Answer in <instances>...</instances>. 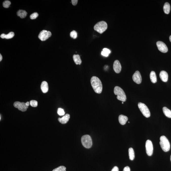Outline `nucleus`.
Instances as JSON below:
<instances>
[{
  "mask_svg": "<svg viewBox=\"0 0 171 171\" xmlns=\"http://www.w3.org/2000/svg\"><path fill=\"white\" fill-rule=\"evenodd\" d=\"M90 81L92 86L95 92L97 94L101 93L103 87L100 79L97 77L94 76L91 78Z\"/></svg>",
  "mask_w": 171,
  "mask_h": 171,
  "instance_id": "nucleus-1",
  "label": "nucleus"
},
{
  "mask_svg": "<svg viewBox=\"0 0 171 171\" xmlns=\"http://www.w3.org/2000/svg\"><path fill=\"white\" fill-rule=\"evenodd\" d=\"M114 93L117 95L118 100L122 102H125L126 100V97L124 90L118 86H116L114 88Z\"/></svg>",
  "mask_w": 171,
  "mask_h": 171,
  "instance_id": "nucleus-2",
  "label": "nucleus"
},
{
  "mask_svg": "<svg viewBox=\"0 0 171 171\" xmlns=\"http://www.w3.org/2000/svg\"><path fill=\"white\" fill-rule=\"evenodd\" d=\"M160 144L163 151L168 152L170 149V144L169 141L165 136H162L160 138Z\"/></svg>",
  "mask_w": 171,
  "mask_h": 171,
  "instance_id": "nucleus-3",
  "label": "nucleus"
},
{
  "mask_svg": "<svg viewBox=\"0 0 171 171\" xmlns=\"http://www.w3.org/2000/svg\"><path fill=\"white\" fill-rule=\"evenodd\" d=\"M108 28V25L105 21H101L98 22L94 26V29L95 31L100 34L106 31Z\"/></svg>",
  "mask_w": 171,
  "mask_h": 171,
  "instance_id": "nucleus-4",
  "label": "nucleus"
},
{
  "mask_svg": "<svg viewBox=\"0 0 171 171\" xmlns=\"http://www.w3.org/2000/svg\"><path fill=\"white\" fill-rule=\"evenodd\" d=\"M81 141L82 145L85 148H90L92 145V141L91 137L88 135L83 136L82 137Z\"/></svg>",
  "mask_w": 171,
  "mask_h": 171,
  "instance_id": "nucleus-5",
  "label": "nucleus"
},
{
  "mask_svg": "<svg viewBox=\"0 0 171 171\" xmlns=\"http://www.w3.org/2000/svg\"><path fill=\"white\" fill-rule=\"evenodd\" d=\"M138 107L143 115L148 118L150 116L151 114L149 109L145 104L141 102L138 103Z\"/></svg>",
  "mask_w": 171,
  "mask_h": 171,
  "instance_id": "nucleus-6",
  "label": "nucleus"
},
{
  "mask_svg": "<svg viewBox=\"0 0 171 171\" xmlns=\"http://www.w3.org/2000/svg\"><path fill=\"white\" fill-rule=\"evenodd\" d=\"M51 35L52 34L50 31L44 30L40 33L38 37L41 41H45L51 37Z\"/></svg>",
  "mask_w": 171,
  "mask_h": 171,
  "instance_id": "nucleus-7",
  "label": "nucleus"
},
{
  "mask_svg": "<svg viewBox=\"0 0 171 171\" xmlns=\"http://www.w3.org/2000/svg\"><path fill=\"white\" fill-rule=\"evenodd\" d=\"M13 105L15 108H17L19 110L22 112L26 111L28 108V106L26 105V103L21 102L19 101L15 102Z\"/></svg>",
  "mask_w": 171,
  "mask_h": 171,
  "instance_id": "nucleus-8",
  "label": "nucleus"
},
{
  "mask_svg": "<svg viewBox=\"0 0 171 171\" xmlns=\"http://www.w3.org/2000/svg\"><path fill=\"white\" fill-rule=\"evenodd\" d=\"M146 151L147 154L151 156L153 155V145L152 142L150 140H148L146 142Z\"/></svg>",
  "mask_w": 171,
  "mask_h": 171,
  "instance_id": "nucleus-9",
  "label": "nucleus"
},
{
  "mask_svg": "<svg viewBox=\"0 0 171 171\" xmlns=\"http://www.w3.org/2000/svg\"><path fill=\"white\" fill-rule=\"evenodd\" d=\"M156 44L158 50L161 52L165 53L168 52V48L165 44L163 41H157Z\"/></svg>",
  "mask_w": 171,
  "mask_h": 171,
  "instance_id": "nucleus-10",
  "label": "nucleus"
},
{
  "mask_svg": "<svg viewBox=\"0 0 171 171\" xmlns=\"http://www.w3.org/2000/svg\"><path fill=\"white\" fill-rule=\"evenodd\" d=\"M133 80L137 84H140L142 82V77L141 75L139 72L137 71L134 73L133 76Z\"/></svg>",
  "mask_w": 171,
  "mask_h": 171,
  "instance_id": "nucleus-11",
  "label": "nucleus"
},
{
  "mask_svg": "<svg viewBox=\"0 0 171 171\" xmlns=\"http://www.w3.org/2000/svg\"><path fill=\"white\" fill-rule=\"evenodd\" d=\"M113 68L116 73H120L121 70V66L120 62L118 60H115L113 65Z\"/></svg>",
  "mask_w": 171,
  "mask_h": 171,
  "instance_id": "nucleus-12",
  "label": "nucleus"
},
{
  "mask_svg": "<svg viewBox=\"0 0 171 171\" xmlns=\"http://www.w3.org/2000/svg\"><path fill=\"white\" fill-rule=\"evenodd\" d=\"M159 76L161 80L164 82H166L168 81V75L166 72L162 71L159 74Z\"/></svg>",
  "mask_w": 171,
  "mask_h": 171,
  "instance_id": "nucleus-13",
  "label": "nucleus"
},
{
  "mask_svg": "<svg viewBox=\"0 0 171 171\" xmlns=\"http://www.w3.org/2000/svg\"><path fill=\"white\" fill-rule=\"evenodd\" d=\"M70 118V115L69 114H67L61 118H59L58 120L62 124H65L68 122Z\"/></svg>",
  "mask_w": 171,
  "mask_h": 171,
  "instance_id": "nucleus-14",
  "label": "nucleus"
},
{
  "mask_svg": "<svg viewBox=\"0 0 171 171\" xmlns=\"http://www.w3.org/2000/svg\"><path fill=\"white\" fill-rule=\"evenodd\" d=\"M41 91L44 93L47 92L49 90V87L48 84L47 82L43 81L41 83Z\"/></svg>",
  "mask_w": 171,
  "mask_h": 171,
  "instance_id": "nucleus-15",
  "label": "nucleus"
},
{
  "mask_svg": "<svg viewBox=\"0 0 171 171\" xmlns=\"http://www.w3.org/2000/svg\"><path fill=\"white\" fill-rule=\"evenodd\" d=\"M128 118L125 115H120L119 117V123L121 125H124L127 121Z\"/></svg>",
  "mask_w": 171,
  "mask_h": 171,
  "instance_id": "nucleus-16",
  "label": "nucleus"
},
{
  "mask_svg": "<svg viewBox=\"0 0 171 171\" xmlns=\"http://www.w3.org/2000/svg\"><path fill=\"white\" fill-rule=\"evenodd\" d=\"M73 58L75 63L76 65H81L82 61L80 59V55H74L73 56Z\"/></svg>",
  "mask_w": 171,
  "mask_h": 171,
  "instance_id": "nucleus-17",
  "label": "nucleus"
},
{
  "mask_svg": "<svg viewBox=\"0 0 171 171\" xmlns=\"http://www.w3.org/2000/svg\"><path fill=\"white\" fill-rule=\"evenodd\" d=\"M14 33L13 32H10L7 35L4 34H2L1 35V37L2 38L7 39H11L13 38L14 36Z\"/></svg>",
  "mask_w": 171,
  "mask_h": 171,
  "instance_id": "nucleus-18",
  "label": "nucleus"
},
{
  "mask_svg": "<svg viewBox=\"0 0 171 171\" xmlns=\"http://www.w3.org/2000/svg\"><path fill=\"white\" fill-rule=\"evenodd\" d=\"M27 13L26 11L19 10L17 12V16L22 18H24L27 16Z\"/></svg>",
  "mask_w": 171,
  "mask_h": 171,
  "instance_id": "nucleus-19",
  "label": "nucleus"
},
{
  "mask_svg": "<svg viewBox=\"0 0 171 171\" xmlns=\"http://www.w3.org/2000/svg\"><path fill=\"white\" fill-rule=\"evenodd\" d=\"M170 5L168 2H166L163 6V10L165 13L166 14H168L170 11Z\"/></svg>",
  "mask_w": 171,
  "mask_h": 171,
  "instance_id": "nucleus-20",
  "label": "nucleus"
},
{
  "mask_svg": "<svg viewBox=\"0 0 171 171\" xmlns=\"http://www.w3.org/2000/svg\"><path fill=\"white\" fill-rule=\"evenodd\" d=\"M150 78L151 81L153 83L157 82V78L156 73L154 71H152L150 74Z\"/></svg>",
  "mask_w": 171,
  "mask_h": 171,
  "instance_id": "nucleus-21",
  "label": "nucleus"
},
{
  "mask_svg": "<svg viewBox=\"0 0 171 171\" xmlns=\"http://www.w3.org/2000/svg\"><path fill=\"white\" fill-rule=\"evenodd\" d=\"M163 112L164 115L168 118H171V111L169 109L166 107H164L163 109Z\"/></svg>",
  "mask_w": 171,
  "mask_h": 171,
  "instance_id": "nucleus-22",
  "label": "nucleus"
},
{
  "mask_svg": "<svg viewBox=\"0 0 171 171\" xmlns=\"http://www.w3.org/2000/svg\"><path fill=\"white\" fill-rule=\"evenodd\" d=\"M129 158L131 160H133L135 158V154H134V152L132 148H129Z\"/></svg>",
  "mask_w": 171,
  "mask_h": 171,
  "instance_id": "nucleus-23",
  "label": "nucleus"
},
{
  "mask_svg": "<svg viewBox=\"0 0 171 171\" xmlns=\"http://www.w3.org/2000/svg\"><path fill=\"white\" fill-rule=\"evenodd\" d=\"M52 171H66V168L64 166H61L55 168Z\"/></svg>",
  "mask_w": 171,
  "mask_h": 171,
  "instance_id": "nucleus-24",
  "label": "nucleus"
},
{
  "mask_svg": "<svg viewBox=\"0 0 171 171\" xmlns=\"http://www.w3.org/2000/svg\"><path fill=\"white\" fill-rule=\"evenodd\" d=\"M11 4V2L8 1H6L3 2V7L5 8H8Z\"/></svg>",
  "mask_w": 171,
  "mask_h": 171,
  "instance_id": "nucleus-25",
  "label": "nucleus"
},
{
  "mask_svg": "<svg viewBox=\"0 0 171 171\" xmlns=\"http://www.w3.org/2000/svg\"><path fill=\"white\" fill-rule=\"evenodd\" d=\"M70 36L74 39H76L77 37V33L75 31H73L70 33Z\"/></svg>",
  "mask_w": 171,
  "mask_h": 171,
  "instance_id": "nucleus-26",
  "label": "nucleus"
},
{
  "mask_svg": "<svg viewBox=\"0 0 171 171\" xmlns=\"http://www.w3.org/2000/svg\"><path fill=\"white\" fill-rule=\"evenodd\" d=\"M57 113L60 116H63L65 115V113L63 109L61 108H59L57 109Z\"/></svg>",
  "mask_w": 171,
  "mask_h": 171,
  "instance_id": "nucleus-27",
  "label": "nucleus"
},
{
  "mask_svg": "<svg viewBox=\"0 0 171 171\" xmlns=\"http://www.w3.org/2000/svg\"><path fill=\"white\" fill-rule=\"evenodd\" d=\"M30 105L33 107H36L37 106V102L35 100H31L30 102Z\"/></svg>",
  "mask_w": 171,
  "mask_h": 171,
  "instance_id": "nucleus-28",
  "label": "nucleus"
},
{
  "mask_svg": "<svg viewBox=\"0 0 171 171\" xmlns=\"http://www.w3.org/2000/svg\"><path fill=\"white\" fill-rule=\"evenodd\" d=\"M38 16V13L37 12H34L31 14L30 16V18L31 19H36Z\"/></svg>",
  "mask_w": 171,
  "mask_h": 171,
  "instance_id": "nucleus-29",
  "label": "nucleus"
},
{
  "mask_svg": "<svg viewBox=\"0 0 171 171\" xmlns=\"http://www.w3.org/2000/svg\"><path fill=\"white\" fill-rule=\"evenodd\" d=\"M102 51L106 52V53H107L108 54H109L110 53H111L110 50L107 48H104L103 49Z\"/></svg>",
  "mask_w": 171,
  "mask_h": 171,
  "instance_id": "nucleus-30",
  "label": "nucleus"
},
{
  "mask_svg": "<svg viewBox=\"0 0 171 171\" xmlns=\"http://www.w3.org/2000/svg\"><path fill=\"white\" fill-rule=\"evenodd\" d=\"M71 2L73 5L75 6L77 4L78 1L77 0H72Z\"/></svg>",
  "mask_w": 171,
  "mask_h": 171,
  "instance_id": "nucleus-31",
  "label": "nucleus"
},
{
  "mask_svg": "<svg viewBox=\"0 0 171 171\" xmlns=\"http://www.w3.org/2000/svg\"><path fill=\"white\" fill-rule=\"evenodd\" d=\"M101 54L102 56H105V57H108L109 56V54L106 53V52H104V51H102Z\"/></svg>",
  "mask_w": 171,
  "mask_h": 171,
  "instance_id": "nucleus-32",
  "label": "nucleus"
},
{
  "mask_svg": "<svg viewBox=\"0 0 171 171\" xmlns=\"http://www.w3.org/2000/svg\"><path fill=\"white\" fill-rule=\"evenodd\" d=\"M123 171H130V167L128 166L124 167L123 169Z\"/></svg>",
  "mask_w": 171,
  "mask_h": 171,
  "instance_id": "nucleus-33",
  "label": "nucleus"
},
{
  "mask_svg": "<svg viewBox=\"0 0 171 171\" xmlns=\"http://www.w3.org/2000/svg\"><path fill=\"white\" fill-rule=\"evenodd\" d=\"M111 171H119V168L117 166H114L112 169Z\"/></svg>",
  "mask_w": 171,
  "mask_h": 171,
  "instance_id": "nucleus-34",
  "label": "nucleus"
},
{
  "mask_svg": "<svg viewBox=\"0 0 171 171\" xmlns=\"http://www.w3.org/2000/svg\"><path fill=\"white\" fill-rule=\"evenodd\" d=\"M2 55L1 54H0V61H2Z\"/></svg>",
  "mask_w": 171,
  "mask_h": 171,
  "instance_id": "nucleus-35",
  "label": "nucleus"
},
{
  "mask_svg": "<svg viewBox=\"0 0 171 171\" xmlns=\"http://www.w3.org/2000/svg\"><path fill=\"white\" fill-rule=\"evenodd\" d=\"M26 105H27V106H29V105H30V103L29 102H27L26 103Z\"/></svg>",
  "mask_w": 171,
  "mask_h": 171,
  "instance_id": "nucleus-36",
  "label": "nucleus"
},
{
  "mask_svg": "<svg viewBox=\"0 0 171 171\" xmlns=\"http://www.w3.org/2000/svg\"><path fill=\"white\" fill-rule=\"evenodd\" d=\"M169 39L170 41V42H171V35L169 36Z\"/></svg>",
  "mask_w": 171,
  "mask_h": 171,
  "instance_id": "nucleus-37",
  "label": "nucleus"
},
{
  "mask_svg": "<svg viewBox=\"0 0 171 171\" xmlns=\"http://www.w3.org/2000/svg\"><path fill=\"white\" fill-rule=\"evenodd\" d=\"M123 103H123V102H122V104H123Z\"/></svg>",
  "mask_w": 171,
  "mask_h": 171,
  "instance_id": "nucleus-38",
  "label": "nucleus"
},
{
  "mask_svg": "<svg viewBox=\"0 0 171 171\" xmlns=\"http://www.w3.org/2000/svg\"><path fill=\"white\" fill-rule=\"evenodd\" d=\"M170 160L171 161V156H170Z\"/></svg>",
  "mask_w": 171,
  "mask_h": 171,
  "instance_id": "nucleus-39",
  "label": "nucleus"
},
{
  "mask_svg": "<svg viewBox=\"0 0 171 171\" xmlns=\"http://www.w3.org/2000/svg\"><path fill=\"white\" fill-rule=\"evenodd\" d=\"M128 123H130V122H128Z\"/></svg>",
  "mask_w": 171,
  "mask_h": 171,
  "instance_id": "nucleus-40",
  "label": "nucleus"
}]
</instances>
